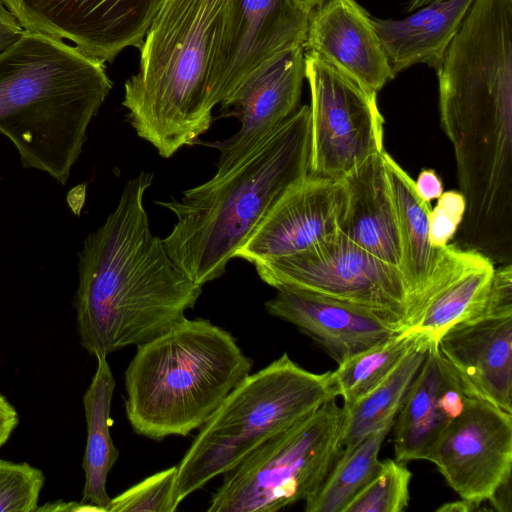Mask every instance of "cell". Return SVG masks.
Wrapping results in <instances>:
<instances>
[{"label": "cell", "instance_id": "14", "mask_svg": "<svg viewBox=\"0 0 512 512\" xmlns=\"http://www.w3.org/2000/svg\"><path fill=\"white\" fill-rule=\"evenodd\" d=\"M344 207L341 179L308 174L285 192L235 257L255 264L302 252L339 230Z\"/></svg>", "mask_w": 512, "mask_h": 512}, {"label": "cell", "instance_id": "29", "mask_svg": "<svg viewBox=\"0 0 512 512\" xmlns=\"http://www.w3.org/2000/svg\"><path fill=\"white\" fill-rule=\"evenodd\" d=\"M43 472L28 464L0 459V512H32L44 486Z\"/></svg>", "mask_w": 512, "mask_h": 512}, {"label": "cell", "instance_id": "8", "mask_svg": "<svg viewBox=\"0 0 512 512\" xmlns=\"http://www.w3.org/2000/svg\"><path fill=\"white\" fill-rule=\"evenodd\" d=\"M254 266L259 277L276 289L356 305L394 332L414 330L426 312L399 267L361 248L339 230L302 252Z\"/></svg>", "mask_w": 512, "mask_h": 512}, {"label": "cell", "instance_id": "26", "mask_svg": "<svg viewBox=\"0 0 512 512\" xmlns=\"http://www.w3.org/2000/svg\"><path fill=\"white\" fill-rule=\"evenodd\" d=\"M423 333L406 330L393 333L355 354L331 371L337 397L348 407L379 385L417 345Z\"/></svg>", "mask_w": 512, "mask_h": 512}, {"label": "cell", "instance_id": "7", "mask_svg": "<svg viewBox=\"0 0 512 512\" xmlns=\"http://www.w3.org/2000/svg\"><path fill=\"white\" fill-rule=\"evenodd\" d=\"M336 398L274 435L224 473L208 512H275L306 501L342 452Z\"/></svg>", "mask_w": 512, "mask_h": 512}, {"label": "cell", "instance_id": "20", "mask_svg": "<svg viewBox=\"0 0 512 512\" xmlns=\"http://www.w3.org/2000/svg\"><path fill=\"white\" fill-rule=\"evenodd\" d=\"M436 262L440 285L414 329L431 341H438L454 325L484 313L495 269L494 262L483 253L456 244L439 248Z\"/></svg>", "mask_w": 512, "mask_h": 512}, {"label": "cell", "instance_id": "36", "mask_svg": "<svg viewBox=\"0 0 512 512\" xmlns=\"http://www.w3.org/2000/svg\"><path fill=\"white\" fill-rule=\"evenodd\" d=\"M437 1H441V0H411L409 5L407 6V11L412 12L422 6H425V5H428L430 3L437 2Z\"/></svg>", "mask_w": 512, "mask_h": 512}, {"label": "cell", "instance_id": "17", "mask_svg": "<svg viewBox=\"0 0 512 512\" xmlns=\"http://www.w3.org/2000/svg\"><path fill=\"white\" fill-rule=\"evenodd\" d=\"M437 344L469 393L512 414V315L456 324Z\"/></svg>", "mask_w": 512, "mask_h": 512}, {"label": "cell", "instance_id": "3", "mask_svg": "<svg viewBox=\"0 0 512 512\" xmlns=\"http://www.w3.org/2000/svg\"><path fill=\"white\" fill-rule=\"evenodd\" d=\"M309 161L310 110L303 105L223 177L157 202L177 219L162 239L171 260L201 286L221 277L279 199L309 174Z\"/></svg>", "mask_w": 512, "mask_h": 512}, {"label": "cell", "instance_id": "24", "mask_svg": "<svg viewBox=\"0 0 512 512\" xmlns=\"http://www.w3.org/2000/svg\"><path fill=\"white\" fill-rule=\"evenodd\" d=\"M430 342L431 340L423 335L417 345L379 385L351 406H342V449L394 423L410 384L424 361Z\"/></svg>", "mask_w": 512, "mask_h": 512}, {"label": "cell", "instance_id": "9", "mask_svg": "<svg viewBox=\"0 0 512 512\" xmlns=\"http://www.w3.org/2000/svg\"><path fill=\"white\" fill-rule=\"evenodd\" d=\"M310 89L309 174L341 179L384 151V118L377 93L367 91L337 68L305 51Z\"/></svg>", "mask_w": 512, "mask_h": 512}, {"label": "cell", "instance_id": "10", "mask_svg": "<svg viewBox=\"0 0 512 512\" xmlns=\"http://www.w3.org/2000/svg\"><path fill=\"white\" fill-rule=\"evenodd\" d=\"M30 32L69 40L103 63L140 48L164 0H0Z\"/></svg>", "mask_w": 512, "mask_h": 512}, {"label": "cell", "instance_id": "21", "mask_svg": "<svg viewBox=\"0 0 512 512\" xmlns=\"http://www.w3.org/2000/svg\"><path fill=\"white\" fill-rule=\"evenodd\" d=\"M472 2L441 0L404 19L371 18L393 77L416 64L437 70Z\"/></svg>", "mask_w": 512, "mask_h": 512}, {"label": "cell", "instance_id": "1", "mask_svg": "<svg viewBox=\"0 0 512 512\" xmlns=\"http://www.w3.org/2000/svg\"><path fill=\"white\" fill-rule=\"evenodd\" d=\"M153 178L141 172L130 179L78 253L73 306L81 345L95 357L168 331L186 318L202 292L151 232L143 198Z\"/></svg>", "mask_w": 512, "mask_h": 512}, {"label": "cell", "instance_id": "6", "mask_svg": "<svg viewBox=\"0 0 512 512\" xmlns=\"http://www.w3.org/2000/svg\"><path fill=\"white\" fill-rule=\"evenodd\" d=\"M336 397L331 371H308L287 353L249 374L199 428L177 465L175 504Z\"/></svg>", "mask_w": 512, "mask_h": 512}, {"label": "cell", "instance_id": "2", "mask_svg": "<svg viewBox=\"0 0 512 512\" xmlns=\"http://www.w3.org/2000/svg\"><path fill=\"white\" fill-rule=\"evenodd\" d=\"M111 88L103 62L24 30L0 52V133L24 168L65 185Z\"/></svg>", "mask_w": 512, "mask_h": 512}, {"label": "cell", "instance_id": "13", "mask_svg": "<svg viewBox=\"0 0 512 512\" xmlns=\"http://www.w3.org/2000/svg\"><path fill=\"white\" fill-rule=\"evenodd\" d=\"M308 15L292 0H231L214 66V94L226 100L265 60L303 46Z\"/></svg>", "mask_w": 512, "mask_h": 512}, {"label": "cell", "instance_id": "32", "mask_svg": "<svg viewBox=\"0 0 512 512\" xmlns=\"http://www.w3.org/2000/svg\"><path fill=\"white\" fill-rule=\"evenodd\" d=\"M414 183L419 197L427 203L443 193L442 181L432 169H423Z\"/></svg>", "mask_w": 512, "mask_h": 512}, {"label": "cell", "instance_id": "11", "mask_svg": "<svg viewBox=\"0 0 512 512\" xmlns=\"http://www.w3.org/2000/svg\"><path fill=\"white\" fill-rule=\"evenodd\" d=\"M426 460L435 464L460 499L478 508L511 479L512 414L470 396Z\"/></svg>", "mask_w": 512, "mask_h": 512}, {"label": "cell", "instance_id": "23", "mask_svg": "<svg viewBox=\"0 0 512 512\" xmlns=\"http://www.w3.org/2000/svg\"><path fill=\"white\" fill-rule=\"evenodd\" d=\"M97 367L83 396L87 439L82 468L85 474L82 501L107 512L110 497L106 491L107 476L119 457L111 435V401L115 378L106 355H98Z\"/></svg>", "mask_w": 512, "mask_h": 512}, {"label": "cell", "instance_id": "35", "mask_svg": "<svg viewBox=\"0 0 512 512\" xmlns=\"http://www.w3.org/2000/svg\"><path fill=\"white\" fill-rule=\"evenodd\" d=\"M293 3L305 14H309L326 0H292Z\"/></svg>", "mask_w": 512, "mask_h": 512}, {"label": "cell", "instance_id": "16", "mask_svg": "<svg viewBox=\"0 0 512 512\" xmlns=\"http://www.w3.org/2000/svg\"><path fill=\"white\" fill-rule=\"evenodd\" d=\"M371 18L356 0H326L308 16L304 50L378 93L394 77Z\"/></svg>", "mask_w": 512, "mask_h": 512}, {"label": "cell", "instance_id": "19", "mask_svg": "<svg viewBox=\"0 0 512 512\" xmlns=\"http://www.w3.org/2000/svg\"><path fill=\"white\" fill-rule=\"evenodd\" d=\"M383 152L370 156L341 178L345 207L339 231L381 260L399 267L397 214Z\"/></svg>", "mask_w": 512, "mask_h": 512}, {"label": "cell", "instance_id": "33", "mask_svg": "<svg viewBox=\"0 0 512 512\" xmlns=\"http://www.w3.org/2000/svg\"><path fill=\"white\" fill-rule=\"evenodd\" d=\"M23 32L16 18L0 1V52L13 44Z\"/></svg>", "mask_w": 512, "mask_h": 512}, {"label": "cell", "instance_id": "15", "mask_svg": "<svg viewBox=\"0 0 512 512\" xmlns=\"http://www.w3.org/2000/svg\"><path fill=\"white\" fill-rule=\"evenodd\" d=\"M470 396L474 395L443 357L437 341H431L392 426L394 459L426 460Z\"/></svg>", "mask_w": 512, "mask_h": 512}, {"label": "cell", "instance_id": "34", "mask_svg": "<svg viewBox=\"0 0 512 512\" xmlns=\"http://www.w3.org/2000/svg\"><path fill=\"white\" fill-rule=\"evenodd\" d=\"M18 423L16 408L0 393V448L8 441Z\"/></svg>", "mask_w": 512, "mask_h": 512}, {"label": "cell", "instance_id": "12", "mask_svg": "<svg viewBox=\"0 0 512 512\" xmlns=\"http://www.w3.org/2000/svg\"><path fill=\"white\" fill-rule=\"evenodd\" d=\"M304 55L303 46L279 51L250 72L221 103L241 126L229 139L212 144L219 151L213 178L223 177L242 163L299 107L305 78Z\"/></svg>", "mask_w": 512, "mask_h": 512}, {"label": "cell", "instance_id": "22", "mask_svg": "<svg viewBox=\"0 0 512 512\" xmlns=\"http://www.w3.org/2000/svg\"><path fill=\"white\" fill-rule=\"evenodd\" d=\"M383 157L397 214L399 268L427 311L431 302L429 280L438 253L429 240L431 206L419 197L414 180L385 150Z\"/></svg>", "mask_w": 512, "mask_h": 512}, {"label": "cell", "instance_id": "18", "mask_svg": "<svg viewBox=\"0 0 512 512\" xmlns=\"http://www.w3.org/2000/svg\"><path fill=\"white\" fill-rule=\"evenodd\" d=\"M265 308L312 338L338 365L398 333L361 307L303 291L277 289Z\"/></svg>", "mask_w": 512, "mask_h": 512}, {"label": "cell", "instance_id": "5", "mask_svg": "<svg viewBox=\"0 0 512 512\" xmlns=\"http://www.w3.org/2000/svg\"><path fill=\"white\" fill-rule=\"evenodd\" d=\"M252 369L227 330L183 319L137 346L125 370V411L133 430L162 440L199 429Z\"/></svg>", "mask_w": 512, "mask_h": 512}, {"label": "cell", "instance_id": "25", "mask_svg": "<svg viewBox=\"0 0 512 512\" xmlns=\"http://www.w3.org/2000/svg\"><path fill=\"white\" fill-rule=\"evenodd\" d=\"M393 424L342 449L316 493L305 501L306 512H343L348 502L377 472L381 446Z\"/></svg>", "mask_w": 512, "mask_h": 512}, {"label": "cell", "instance_id": "28", "mask_svg": "<svg viewBox=\"0 0 512 512\" xmlns=\"http://www.w3.org/2000/svg\"><path fill=\"white\" fill-rule=\"evenodd\" d=\"M177 465L159 471L110 499L107 512H173Z\"/></svg>", "mask_w": 512, "mask_h": 512}, {"label": "cell", "instance_id": "31", "mask_svg": "<svg viewBox=\"0 0 512 512\" xmlns=\"http://www.w3.org/2000/svg\"><path fill=\"white\" fill-rule=\"evenodd\" d=\"M462 221L435 206L429 214V240L432 247L439 249L455 236Z\"/></svg>", "mask_w": 512, "mask_h": 512}, {"label": "cell", "instance_id": "27", "mask_svg": "<svg viewBox=\"0 0 512 512\" xmlns=\"http://www.w3.org/2000/svg\"><path fill=\"white\" fill-rule=\"evenodd\" d=\"M412 474L406 463L395 459L380 461L368 483L348 502L343 512H401L409 504Z\"/></svg>", "mask_w": 512, "mask_h": 512}, {"label": "cell", "instance_id": "4", "mask_svg": "<svg viewBox=\"0 0 512 512\" xmlns=\"http://www.w3.org/2000/svg\"><path fill=\"white\" fill-rule=\"evenodd\" d=\"M231 0H164L143 39L123 106L137 135L164 158L194 144L218 105L214 66Z\"/></svg>", "mask_w": 512, "mask_h": 512}, {"label": "cell", "instance_id": "30", "mask_svg": "<svg viewBox=\"0 0 512 512\" xmlns=\"http://www.w3.org/2000/svg\"><path fill=\"white\" fill-rule=\"evenodd\" d=\"M483 314L512 315V266L495 268Z\"/></svg>", "mask_w": 512, "mask_h": 512}]
</instances>
